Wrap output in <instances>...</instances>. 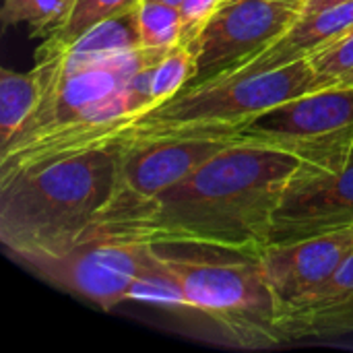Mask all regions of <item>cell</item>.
Returning a JSON list of instances; mask_svg holds the SVG:
<instances>
[{"label":"cell","mask_w":353,"mask_h":353,"mask_svg":"<svg viewBox=\"0 0 353 353\" xmlns=\"http://www.w3.org/2000/svg\"><path fill=\"white\" fill-rule=\"evenodd\" d=\"M300 165L302 159L283 149L232 143L141 213L101 234L261 256L275 207Z\"/></svg>","instance_id":"cell-1"},{"label":"cell","mask_w":353,"mask_h":353,"mask_svg":"<svg viewBox=\"0 0 353 353\" xmlns=\"http://www.w3.org/2000/svg\"><path fill=\"white\" fill-rule=\"evenodd\" d=\"M165 52L137 48L95 56L74 48L37 50L41 99L0 149V182L52 159L108 147L116 130L153 105L151 72Z\"/></svg>","instance_id":"cell-2"},{"label":"cell","mask_w":353,"mask_h":353,"mask_svg":"<svg viewBox=\"0 0 353 353\" xmlns=\"http://www.w3.org/2000/svg\"><path fill=\"white\" fill-rule=\"evenodd\" d=\"M118 147L52 159L0 182V242L31 265L66 254L97 230L120 168Z\"/></svg>","instance_id":"cell-3"},{"label":"cell","mask_w":353,"mask_h":353,"mask_svg":"<svg viewBox=\"0 0 353 353\" xmlns=\"http://www.w3.org/2000/svg\"><path fill=\"white\" fill-rule=\"evenodd\" d=\"M316 89V72L308 58L265 72L221 74L186 85L163 103L137 114L116 130L108 147L188 139L238 141V134L267 110Z\"/></svg>","instance_id":"cell-4"},{"label":"cell","mask_w":353,"mask_h":353,"mask_svg":"<svg viewBox=\"0 0 353 353\" xmlns=\"http://www.w3.org/2000/svg\"><path fill=\"white\" fill-rule=\"evenodd\" d=\"M190 308L217 323L240 347L265 350L285 343L279 329V302L259 256H170Z\"/></svg>","instance_id":"cell-5"},{"label":"cell","mask_w":353,"mask_h":353,"mask_svg":"<svg viewBox=\"0 0 353 353\" xmlns=\"http://www.w3.org/2000/svg\"><path fill=\"white\" fill-rule=\"evenodd\" d=\"M238 141L283 149L312 165L343 163L353 155V87L316 89L279 103Z\"/></svg>","instance_id":"cell-6"},{"label":"cell","mask_w":353,"mask_h":353,"mask_svg":"<svg viewBox=\"0 0 353 353\" xmlns=\"http://www.w3.org/2000/svg\"><path fill=\"white\" fill-rule=\"evenodd\" d=\"M308 0H221L190 41L194 77L188 85L232 72L283 35Z\"/></svg>","instance_id":"cell-7"},{"label":"cell","mask_w":353,"mask_h":353,"mask_svg":"<svg viewBox=\"0 0 353 353\" xmlns=\"http://www.w3.org/2000/svg\"><path fill=\"white\" fill-rule=\"evenodd\" d=\"M232 143L238 141L188 139L118 147L122 155L114 196L93 236L112 230L141 213L159 194L190 176L199 165Z\"/></svg>","instance_id":"cell-8"},{"label":"cell","mask_w":353,"mask_h":353,"mask_svg":"<svg viewBox=\"0 0 353 353\" xmlns=\"http://www.w3.org/2000/svg\"><path fill=\"white\" fill-rule=\"evenodd\" d=\"M153 244L132 238L99 234L66 254L37 261L29 267L48 283L93 302L103 310L128 302V292L145 267Z\"/></svg>","instance_id":"cell-9"},{"label":"cell","mask_w":353,"mask_h":353,"mask_svg":"<svg viewBox=\"0 0 353 353\" xmlns=\"http://www.w3.org/2000/svg\"><path fill=\"white\" fill-rule=\"evenodd\" d=\"M353 225V155L335 165H302L271 219V244L296 242Z\"/></svg>","instance_id":"cell-10"},{"label":"cell","mask_w":353,"mask_h":353,"mask_svg":"<svg viewBox=\"0 0 353 353\" xmlns=\"http://www.w3.org/2000/svg\"><path fill=\"white\" fill-rule=\"evenodd\" d=\"M352 254L353 225H347L296 242L271 244L261 252L259 261L281 312L285 304L300 300L327 281Z\"/></svg>","instance_id":"cell-11"},{"label":"cell","mask_w":353,"mask_h":353,"mask_svg":"<svg viewBox=\"0 0 353 353\" xmlns=\"http://www.w3.org/2000/svg\"><path fill=\"white\" fill-rule=\"evenodd\" d=\"M279 329L285 341L353 331V254L327 281L281 308Z\"/></svg>","instance_id":"cell-12"},{"label":"cell","mask_w":353,"mask_h":353,"mask_svg":"<svg viewBox=\"0 0 353 353\" xmlns=\"http://www.w3.org/2000/svg\"><path fill=\"white\" fill-rule=\"evenodd\" d=\"M353 27V2L304 12L283 35L225 74L265 72L304 60ZM221 77V74H219Z\"/></svg>","instance_id":"cell-13"},{"label":"cell","mask_w":353,"mask_h":353,"mask_svg":"<svg viewBox=\"0 0 353 353\" xmlns=\"http://www.w3.org/2000/svg\"><path fill=\"white\" fill-rule=\"evenodd\" d=\"M139 2L141 0H68L62 10V17L58 19L54 29L43 37L37 50H64L72 46L77 39H81L95 25L128 8H134Z\"/></svg>","instance_id":"cell-14"},{"label":"cell","mask_w":353,"mask_h":353,"mask_svg":"<svg viewBox=\"0 0 353 353\" xmlns=\"http://www.w3.org/2000/svg\"><path fill=\"white\" fill-rule=\"evenodd\" d=\"M41 79L37 70H0V149L25 126L41 99Z\"/></svg>","instance_id":"cell-15"},{"label":"cell","mask_w":353,"mask_h":353,"mask_svg":"<svg viewBox=\"0 0 353 353\" xmlns=\"http://www.w3.org/2000/svg\"><path fill=\"white\" fill-rule=\"evenodd\" d=\"M128 302H141L170 310H192L184 288L165 265L163 254L157 250V246H153L145 267L134 279L128 292Z\"/></svg>","instance_id":"cell-16"},{"label":"cell","mask_w":353,"mask_h":353,"mask_svg":"<svg viewBox=\"0 0 353 353\" xmlns=\"http://www.w3.org/2000/svg\"><path fill=\"white\" fill-rule=\"evenodd\" d=\"M141 46L149 50H172L184 39V17L180 6L155 0L139 2Z\"/></svg>","instance_id":"cell-17"},{"label":"cell","mask_w":353,"mask_h":353,"mask_svg":"<svg viewBox=\"0 0 353 353\" xmlns=\"http://www.w3.org/2000/svg\"><path fill=\"white\" fill-rule=\"evenodd\" d=\"M194 77V52L190 43H178L165 52L151 72V101L155 105L180 93Z\"/></svg>","instance_id":"cell-18"},{"label":"cell","mask_w":353,"mask_h":353,"mask_svg":"<svg viewBox=\"0 0 353 353\" xmlns=\"http://www.w3.org/2000/svg\"><path fill=\"white\" fill-rule=\"evenodd\" d=\"M319 89L353 87V27L308 56Z\"/></svg>","instance_id":"cell-19"},{"label":"cell","mask_w":353,"mask_h":353,"mask_svg":"<svg viewBox=\"0 0 353 353\" xmlns=\"http://www.w3.org/2000/svg\"><path fill=\"white\" fill-rule=\"evenodd\" d=\"M68 0H2L0 19L4 25H29L31 37H46L58 19Z\"/></svg>","instance_id":"cell-20"},{"label":"cell","mask_w":353,"mask_h":353,"mask_svg":"<svg viewBox=\"0 0 353 353\" xmlns=\"http://www.w3.org/2000/svg\"><path fill=\"white\" fill-rule=\"evenodd\" d=\"M221 0H184L180 4L182 17H184V39L182 43H190L199 29L205 25V21L213 14V10L219 6Z\"/></svg>","instance_id":"cell-21"},{"label":"cell","mask_w":353,"mask_h":353,"mask_svg":"<svg viewBox=\"0 0 353 353\" xmlns=\"http://www.w3.org/2000/svg\"><path fill=\"white\" fill-rule=\"evenodd\" d=\"M343 2H353V0H308L304 12H312V10L327 8V6H335V4H343Z\"/></svg>","instance_id":"cell-22"},{"label":"cell","mask_w":353,"mask_h":353,"mask_svg":"<svg viewBox=\"0 0 353 353\" xmlns=\"http://www.w3.org/2000/svg\"><path fill=\"white\" fill-rule=\"evenodd\" d=\"M155 2H165V4H172V6H180L184 0H155Z\"/></svg>","instance_id":"cell-23"}]
</instances>
